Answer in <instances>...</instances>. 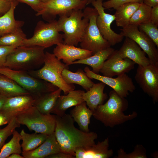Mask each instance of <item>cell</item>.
<instances>
[{
	"instance_id": "obj_1",
	"label": "cell",
	"mask_w": 158,
	"mask_h": 158,
	"mask_svg": "<svg viewBox=\"0 0 158 158\" xmlns=\"http://www.w3.org/2000/svg\"><path fill=\"white\" fill-rule=\"evenodd\" d=\"M56 118L54 132L62 152L74 157L76 149L95 144V140L97 138V134L93 132H85L76 128L70 114L56 115Z\"/></svg>"
},
{
	"instance_id": "obj_2",
	"label": "cell",
	"mask_w": 158,
	"mask_h": 158,
	"mask_svg": "<svg viewBox=\"0 0 158 158\" xmlns=\"http://www.w3.org/2000/svg\"><path fill=\"white\" fill-rule=\"evenodd\" d=\"M107 101L98 106L93 112L92 116L95 119L105 126L113 127L137 117L135 111L128 115L124 113L128 106V102L125 98L121 97L113 90L110 92Z\"/></svg>"
},
{
	"instance_id": "obj_3",
	"label": "cell",
	"mask_w": 158,
	"mask_h": 158,
	"mask_svg": "<svg viewBox=\"0 0 158 158\" xmlns=\"http://www.w3.org/2000/svg\"><path fill=\"white\" fill-rule=\"evenodd\" d=\"M45 49L38 46H18L8 56L5 67L23 71L39 67L44 64Z\"/></svg>"
},
{
	"instance_id": "obj_4",
	"label": "cell",
	"mask_w": 158,
	"mask_h": 158,
	"mask_svg": "<svg viewBox=\"0 0 158 158\" xmlns=\"http://www.w3.org/2000/svg\"><path fill=\"white\" fill-rule=\"evenodd\" d=\"M44 65L36 70H30L29 73L33 77L49 82L63 91L65 95L75 87L73 84H68L65 81L62 73L65 68L68 69V66L62 63L53 54L45 52Z\"/></svg>"
},
{
	"instance_id": "obj_5",
	"label": "cell",
	"mask_w": 158,
	"mask_h": 158,
	"mask_svg": "<svg viewBox=\"0 0 158 158\" xmlns=\"http://www.w3.org/2000/svg\"><path fill=\"white\" fill-rule=\"evenodd\" d=\"M89 22L82 10H73L68 16L60 17L57 24L59 31L63 32V43L77 46L81 41Z\"/></svg>"
},
{
	"instance_id": "obj_6",
	"label": "cell",
	"mask_w": 158,
	"mask_h": 158,
	"mask_svg": "<svg viewBox=\"0 0 158 158\" xmlns=\"http://www.w3.org/2000/svg\"><path fill=\"white\" fill-rule=\"evenodd\" d=\"M0 74L14 80L35 99L58 88L49 82L33 77L25 71L4 67L0 68Z\"/></svg>"
},
{
	"instance_id": "obj_7",
	"label": "cell",
	"mask_w": 158,
	"mask_h": 158,
	"mask_svg": "<svg viewBox=\"0 0 158 158\" xmlns=\"http://www.w3.org/2000/svg\"><path fill=\"white\" fill-rule=\"evenodd\" d=\"M83 12L89 22L80 42L81 48L91 51L93 55L111 47V44L103 37L97 26L96 19L98 13L97 10L94 8L86 7Z\"/></svg>"
},
{
	"instance_id": "obj_8",
	"label": "cell",
	"mask_w": 158,
	"mask_h": 158,
	"mask_svg": "<svg viewBox=\"0 0 158 158\" xmlns=\"http://www.w3.org/2000/svg\"><path fill=\"white\" fill-rule=\"evenodd\" d=\"M15 117L20 125L35 133L49 135L54 131L56 115L44 114L33 106Z\"/></svg>"
},
{
	"instance_id": "obj_9",
	"label": "cell",
	"mask_w": 158,
	"mask_h": 158,
	"mask_svg": "<svg viewBox=\"0 0 158 158\" xmlns=\"http://www.w3.org/2000/svg\"><path fill=\"white\" fill-rule=\"evenodd\" d=\"M60 32L57 20L47 23L40 21L37 23L32 37L24 40L20 46H38L45 49L56 45L63 42L62 34Z\"/></svg>"
},
{
	"instance_id": "obj_10",
	"label": "cell",
	"mask_w": 158,
	"mask_h": 158,
	"mask_svg": "<svg viewBox=\"0 0 158 158\" xmlns=\"http://www.w3.org/2000/svg\"><path fill=\"white\" fill-rule=\"evenodd\" d=\"M87 5L86 0H49L44 3L42 10L36 13L48 22L55 20L57 15L68 16L73 10H82Z\"/></svg>"
},
{
	"instance_id": "obj_11",
	"label": "cell",
	"mask_w": 158,
	"mask_h": 158,
	"mask_svg": "<svg viewBox=\"0 0 158 158\" xmlns=\"http://www.w3.org/2000/svg\"><path fill=\"white\" fill-rule=\"evenodd\" d=\"M135 79L145 93L151 97L154 103L158 101V65L150 64L138 66Z\"/></svg>"
},
{
	"instance_id": "obj_12",
	"label": "cell",
	"mask_w": 158,
	"mask_h": 158,
	"mask_svg": "<svg viewBox=\"0 0 158 158\" xmlns=\"http://www.w3.org/2000/svg\"><path fill=\"white\" fill-rule=\"evenodd\" d=\"M120 30L121 35L134 41L145 52L150 64L158 65V48L147 35L139 30L138 26L129 24Z\"/></svg>"
},
{
	"instance_id": "obj_13",
	"label": "cell",
	"mask_w": 158,
	"mask_h": 158,
	"mask_svg": "<svg viewBox=\"0 0 158 158\" xmlns=\"http://www.w3.org/2000/svg\"><path fill=\"white\" fill-rule=\"evenodd\" d=\"M103 2V0H95L91 4L98 13L96 23L100 32L111 46H114L121 42L124 37L120 34L116 33L111 28V24L115 20V17L114 15L105 12Z\"/></svg>"
},
{
	"instance_id": "obj_14",
	"label": "cell",
	"mask_w": 158,
	"mask_h": 158,
	"mask_svg": "<svg viewBox=\"0 0 158 158\" xmlns=\"http://www.w3.org/2000/svg\"><path fill=\"white\" fill-rule=\"evenodd\" d=\"M84 71L90 79H94L103 83L112 88L121 97L126 98L129 92H133L136 89L132 78L126 73L113 78L96 73L87 66L85 67Z\"/></svg>"
},
{
	"instance_id": "obj_15",
	"label": "cell",
	"mask_w": 158,
	"mask_h": 158,
	"mask_svg": "<svg viewBox=\"0 0 158 158\" xmlns=\"http://www.w3.org/2000/svg\"><path fill=\"white\" fill-rule=\"evenodd\" d=\"M112 54L120 58L128 59L139 66H145L150 64L145 52L134 41L127 37L119 49L115 50Z\"/></svg>"
},
{
	"instance_id": "obj_16",
	"label": "cell",
	"mask_w": 158,
	"mask_h": 158,
	"mask_svg": "<svg viewBox=\"0 0 158 158\" xmlns=\"http://www.w3.org/2000/svg\"><path fill=\"white\" fill-rule=\"evenodd\" d=\"M35 99L30 95L8 98L0 113L9 122L12 118L33 106Z\"/></svg>"
},
{
	"instance_id": "obj_17",
	"label": "cell",
	"mask_w": 158,
	"mask_h": 158,
	"mask_svg": "<svg viewBox=\"0 0 158 158\" xmlns=\"http://www.w3.org/2000/svg\"><path fill=\"white\" fill-rule=\"evenodd\" d=\"M135 64L128 59L120 58L112 54L104 62L99 72L103 76L113 77L129 72L134 68Z\"/></svg>"
},
{
	"instance_id": "obj_18",
	"label": "cell",
	"mask_w": 158,
	"mask_h": 158,
	"mask_svg": "<svg viewBox=\"0 0 158 158\" xmlns=\"http://www.w3.org/2000/svg\"><path fill=\"white\" fill-rule=\"evenodd\" d=\"M53 52L58 59L62 60L68 66L71 65L74 61L86 58L92 55L91 51L63 43L56 45Z\"/></svg>"
},
{
	"instance_id": "obj_19",
	"label": "cell",
	"mask_w": 158,
	"mask_h": 158,
	"mask_svg": "<svg viewBox=\"0 0 158 158\" xmlns=\"http://www.w3.org/2000/svg\"><path fill=\"white\" fill-rule=\"evenodd\" d=\"M108 138L97 144L88 147L78 148L75 151V158H108L112 157L113 151L109 149Z\"/></svg>"
},
{
	"instance_id": "obj_20",
	"label": "cell",
	"mask_w": 158,
	"mask_h": 158,
	"mask_svg": "<svg viewBox=\"0 0 158 158\" xmlns=\"http://www.w3.org/2000/svg\"><path fill=\"white\" fill-rule=\"evenodd\" d=\"M61 152L54 132L48 135L46 140L36 149L28 152H22L24 158H45Z\"/></svg>"
},
{
	"instance_id": "obj_21",
	"label": "cell",
	"mask_w": 158,
	"mask_h": 158,
	"mask_svg": "<svg viewBox=\"0 0 158 158\" xmlns=\"http://www.w3.org/2000/svg\"><path fill=\"white\" fill-rule=\"evenodd\" d=\"M85 91L81 90H73L66 95H60L51 113L61 116L65 114L68 108L75 106L85 102L83 95Z\"/></svg>"
},
{
	"instance_id": "obj_22",
	"label": "cell",
	"mask_w": 158,
	"mask_h": 158,
	"mask_svg": "<svg viewBox=\"0 0 158 158\" xmlns=\"http://www.w3.org/2000/svg\"><path fill=\"white\" fill-rule=\"evenodd\" d=\"M106 85L101 82L94 83L89 90L83 94V99L93 112L98 106L103 104L107 98V95L104 92Z\"/></svg>"
},
{
	"instance_id": "obj_23",
	"label": "cell",
	"mask_w": 158,
	"mask_h": 158,
	"mask_svg": "<svg viewBox=\"0 0 158 158\" xmlns=\"http://www.w3.org/2000/svg\"><path fill=\"white\" fill-rule=\"evenodd\" d=\"M9 9L0 17V35L1 36L21 28L24 22L15 19L14 12L19 2L16 0H11Z\"/></svg>"
},
{
	"instance_id": "obj_24",
	"label": "cell",
	"mask_w": 158,
	"mask_h": 158,
	"mask_svg": "<svg viewBox=\"0 0 158 158\" xmlns=\"http://www.w3.org/2000/svg\"><path fill=\"white\" fill-rule=\"evenodd\" d=\"M115 51L110 47L98 51L86 58L73 62L71 65L81 64L88 65L92 68V71L98 74L105 61Z\"/></svg>"
},
{
	"instance_id": "obj_25",
	"label": "cell",
	"mask_w": 158,
	"mask_h": 158,
	"mask_svg": "<svg viewBox=\"0 0 158 158\" xmlns=\"http://www.w3.org/2000/svg\"><path fill=\"white\" fill-rule=\"evenodd\" d=\"M75 107L71 111L70 115L77 123L80 130L85 132H89V126L93 111L87 107L85 102Z\"/></svg>"
},
{
	"instance_id": "obj_26",
	"label": "cell",
	"mask_w": 158,
	"mask_h": 158,
	"mask_svg": "<svg viewBox=\"0 0 158 158\" xmlns=\"http://www.w3.org/2000/svg\"><path fill=\"white\" fill-rule=\"evenodd\" d=\"M62 90H56L44 94L35 99L33 104L40 112L45 115L50 114L54 109Z\"/></svg>"
},
{
	"instance_id": "obj_27",
	"label": "cell",
	"mask_w": 158,
	"mask_h": 158,
	"mask_svg": "<svg viewBox=\"0 0 158 158\" xmlns=\"http://www.w3.org/2000/svg\"><path fill=\"white\" fill-rule=\"evenodd\" d=\"M62 76L66 83L79 85L86 91L89 90L94 84L85 73L80 69L73 72L68 69L65 68L62 72Z\"/></svg>"
},
{
	"instance_id": "obj_28",
	"label": "cell",
	"mask_w": 158,
	"mask_h": 158,
	"mask_svg": "<svg viewBox=\"0 0 158 158\" xmlns=\"http://www.w3.org/2000/svg\"><path fill=\"white\" fill-rule=\"evenodd\" d=\"M140 4L137 2L128 3L116 8L114 16L116 25L123 28L129 25L131 17Z\"/></svg>"
},
{
	"instance_id": "obj_29",
	"label": "cell",
	"mask_w": 158,
	"mask_h": 158,
	"mask_svg": "<svg viewBox=\"0 0 158 158\" xmlns=\"http://www.w3.org/2000/svg\"><path fill=\"white\" fill-rule=\"evenodd\" d=\"M0 93L7 98L30 95L14 80L1 74H0Z\"/></svg>"
},
{
	"instance_id": "obj_30",
	"label": "cell",
	"mask_w": 158,
	"mask_h": 158,
	"mask_svg": "<svg viewBox=\"0 0 158 158\" xmlns=\"http://www.w3.org/2000/svg\"><path fill=\"white\" fill-rule=\"evenodd\" d=\"M20 134L22 142L21 144L22 152L32 150L38 147L46 140L47 134L35 133L29 134L22 130Z\"/></svg>"
},
{
	"instance_id": "obj_31",
	"label": "cell",
	"mask_w": 158,
	"mask_h": 158,
	"mask_svg": "<svg viewBox=\"0 0 158 158\" xmlns=\"http://www.w3.org/2000/svg\"><path fill=\"white\" fill-rule=\"evenodd\" d=\"M11 140L4 144L0 150V158H7L13 153L20 154L22 150L20 142L21 140L20 133L16 130Z\"/></svg>"
},
{
	"instance_id": "obj_32",
	"label": "cell",
	"mask_w": 158,
	"mask_h": 158,
	"mask_svg": "<svg viewBox=\"0 0 158 158\" xmlns=\"http://www.w3.org/2000/svg\"><path fill=\"white\" fill-rule=\"evenodd\" d=\"M152 7L143 3L135 12L129 22L130 25L138 26L140 25L151 21Z\"/></svg>"
},
{
	"instance_id": "obj_33",
	"label": "cell",
	"mask_w": 158,
	"mask_h": 158,
	"mask_svg": "<svg viewBox=\"0 0 158 158\" xmlns=\"http://www.w3.org/2000/svg\"><path fill=\"white\" fill-rule=\"evenodd\" d=\"M26 35L21 28L0 37V45L10 46H20L23 40L26 39Z\"/></svg>"
},
{
	"instance_id": "obj_34",
	"label": "cell",
	"mask_w": 158,
	"mask_h": 158,
	"mask_svg": "<svg viewBox=\"0 0 158 158\" xmlns=\"http://www.w3.org/2000/svg\"><path fill=\"white\" fill-rule=\"evenodd\" d=\"M15 117L12 118L7 125L2 129H0V150L7 138L12 135L16 128L20 127Z\"/></svg>"
},
{
	"instance_id": "obj_35",
	"label": "cell",
	"mask_w": 158,
	"mask_h": 158,
	"mask_svg": "<svg viewBox=\"0 0 158 158\" xmlns=\"http://www.w3.org/2000/svg\"><path fill=\"white\" fill-rule=\"evenodd\" d=\"M116 158H147L146 151L145 148L141 145H137L135 146L134 151L127 153L122 148L117 152Z\"/></svg>"
},
{
	"instance_id": "obj_36",
	"label": "cell",
	"mask_w": 158,
	"mask_h": 158,
	"mask_svg": "<svg viewBox=\"0 0 158 158\" xmlns=\"http://www.w3.org/2000/svg\"><path fill=\"white\" fill-rule=\"evenodd\" d=\"M139 30L147 35L154 43L158 48V26L151 21L142 24L138 26Z\"/></svg>"
},
{
	"instance_id": "obj_37",
	"label": "cell",
	"mask_w": 158,
	"mask_h": 158,
	"mask_svg": "<svg viewBox=\"0 0 158 158\" xmlns=\"http://www.w3.org/2000/svg\"><path fill=\"white\" fill-rule=\"evenodd\" d=\"M130 2H137L141 4L143 2L142 0H109L103 2V6L105 9L111 8L115 9L122 4Z\"/></svg>"
},
{
	"instance_id": "obj_38",
	"label": "cell",
	"mask_w": 158,
	"mask_h": 158,
	"mask_svg": "<svg viewBox=\"0 0 158 158\" xmlns=\"http://www.w3.org/2000/svg\"><path fill=\"white\" fill-rule=\"evenodd\" d=\"M18 46H10L0 45V68L5 67L8 56Z\"/></svg>"
},
{
	"instance_id": "obj_39",
	"label": "cell",
	"mask_w": 158,
	"mask_h": 158,
	"mask_svg": "<svg viewBox=\"0 0 158 158\" xmlns=\"http://www.w3.org/2000/svg\"><path fill=\"white\" fill-rule=\"evenodd\" d=\"M19 2L24 3L30 6L37 13L42 9L44 3L40 0H16Z\"/></svg>"
},
{
	"instance_id": "obj_40",
	"label": "cell",
	"mask_w": 158,
	"mask_h": 158,
	"mask_svg": "<svg viewBox=\"0 0 158 158\" xmlns=\"http://www.w3.org/2000/svg\"><path fill=\"white\" fill-rule=\"evenodd\" d=\"M11 6V0H0V17L6 13Z\"/></svg>"
},
{
	"instance_id": "obj_41",
	"label": "cell",
	"mask_w": 158,
	"mask_h": 158,
	"mask_svg": "<svg viewBox=\"0 0 158 158\" xmlns=\"http://www.w3.org/2000/svg\"><path fill=\"white\" fill-rule=\"evenodd\" d=\"M151 22L155 25L158 26V5L152 7Z\"/></svg>"
},
{
	"instance_id": "obj_42",
	"label": "cell",
	"mask_w": 158,
	"mask_h": 158,
	"mask_svg": "<svg viewBox=\"0 0 158 158\" xmlns=\"http://www.w3.org/2000/svg\"><path fill=\"white\" fill-rule=\"evenodd\" d=\"M71 155L62 152H59L50 155L46 158H74Z\"/></svg>"
},
{
	"instance_id": "obj_43",
	"label": "cell",
	"mask_w": 158,
	"mask_h": 158,
	"mask_svg": "<svg viewBox=\"0 0 158 158\" xmlns=\"http://www.w3.org/2000/svg\"><path fill=\"white\" fill-rule=\"evenodd\" d=\"M143 3L151 7L158 5V0H142Z\"/></svg>"
},
{
	"instance_id": "obj_44",
	"label": "cell",
	"mask_w": 158,
	"mask_h": 158,
	"mask_svg": "<svg viewBox=\"0 0 158 158\" xmlns=\"http://www.w3.org/2000/svg\"><path fill=\"white\" fill-rule=\"evenodd\" d=\"M9 122L6 118L1 113H0V127L6 124H8Z\"/></svg>"
},
{
	"instance_id": "obj_45",
	"label": "cell",
	"mask_w": 158,
	"mask_h": 158,
	"mask_svg": "<svg viewBox=\"0 0 158 158\" xmlns=\"http://www.w3.org/2000/svg\"><path fill=\"white\" fill-rule=\"evenodd\" d=\"M8 98L4 95H0V110L2 109Z\"/></svg>"
},
{
	"instance_id": "obj_46",
	"label": "cell",
	"mask_w": 158,
	"mask_h": 158,
	"mask_svg": "<svg viewBox=\"0 0 158 158\" xmlns=\"http://www.w3.org/2000/svg\"><path fill=\"white\" fill-rule=\"evenodd\" d=\"M7 158H24L22 155L18 153H13L9 156Z\"/></svg>"
},
{
	"instance_id": "obj_47",
	"label": "cell",
	"mask_w": 158,
	"mask_h": 158,
	"mask_svg": "<svg viewBox=\"0 0 158 158\" xmlns=\"http://www.w3.org/2000/svg\"><path fill=\"white\" fill-rule=\"evenodd\" d=\"M87 1V5L91 3L93 1L95 0H86Z\"/></svg>"
},
{
	"instance_id": "obj_48",
	"label": "cell",
	"mask_w": 158,
	"mask_h": 158,
	"mask_svg": "<svg viewBox=\"0 0 158 158\" xmlns=\"http://www.w3.org/2000/svg\"><path fill=\"white\" fill-rule=\"evenodd\" d=\"M40 0L44 3H45L48 1L49 0Z\"/></svg>"
},
{
	"instance_id": "obj_49",
	"label": "cell",
	"mask_w": 158,
	"mask_h": 158,
	"mask_svg": "<svg viewBox=\"0 0 158 158\" xmlns=\"http://www.w3.org/2000/svg\"><path fill=\"white\" fill-rule=\"evenodd\" d=\"M1 36V35H0V37Z\"/></svg>"
},
{
	"instance_id": "obj_50",
	"label": "cell",
	"mask_w": 158,
	"mask_h": 158,
	"mask_svg": "<svg viewBox=\"0 0 158 158\" xmlns=\"http://www.w3.org/2000/svg\"></svg>"
}]
</instances>
